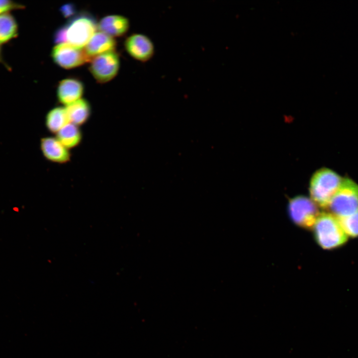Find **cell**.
Returning <instances> with one entry per match:
<instances>
[{"instance_id":"8992f818","label":"cell","mask_w":358,"mask_h":358,"mask_svg":"<svg viewBox=\"0 0 358 358\" xmlns=\"http://www.w3.org/2000/svg\"><path fill=\"white\" fill-rule=\"evenodd\" d=\"M119 67V55L112 51L94 56L90 61L89 70L97 82L104 83L116 76Z\"/></svg>"},{"instance_id":"277c9868","label":"cell","mask_w":358,"mask_h":358,"mask_svg":"<svg viewBox=\"0 0 358 358\" xmlns=\"http://www.w3.org/2000/svg\"><path fill=\"white\" fill-rule=\"evenodd\" d=\"M65 25L67 42L79 48L87 44L97 27L94 17L87 12L75 15Z\"/></svg>"},{"instance_id":"30bf717a","label":"cell","mask_w":358,"mask_h":358,"mask_svg":"<svg viewBox=\"0 0 358 358\" xmlns=\"http://www.w3.org/2000/svg\"><path fill=\"white\" fill-rule=\"evenodd\" d=\"M83 83L76 78H67L61 81L57 89V96L60 103L68 105L81 99L84 92Z\"/></svg>"},{"instance_id":"9a60e30c","label":"cell","mask_w":358,"mask_h":358,"mask_svg":"<svg viewBox=\"0 0 358 358\" xmlns=\"http://www.w3.org/2000/svg\"><path fill=\"white\" fill-rule=\"evenodd\" d=\"M70 123L66 108L58 106L50 110L45 116V124L50 132L56 134Z\"/></svg>"},{"instance_id":"ffe728a7","label":"cell","mask_w":358,"mask_h":358,"mask_svg":"<svg viewBox=\"0 0 358 358\" xmlns=\"http://www.w3.org/2000/svg\"><path fill=\"white\" fill-rule=\"evenodd\" d=\"M60 11L65 17H69L74 15L76 13V6L72 3L63 4L60 8Z\"/></svg>"},{"instance_id":"6da1fadb","label":"cell","mask_w":358,"mask_h":358,"mask_svg":"<svg viewBox=\"0 0 358 358\" xmlns=\"http://www.w3.org/2000/svg\"><path fill=\"white\" fill-rule=\"evenodd\" d=\"M315 239L323 249L332 250L346 243L348 236L337 217L330 213H320L313 226Z\"/></svg>"},{"instance_id":"8fae6325","label":"cell","mask_w":358,"mask_h":358,"mask_svg":"<svg viewBox=\"0 0 358 358\" xmlns=\"http://www.w3.org/2000/svg\"><path fill=\"white\" fill-rule=\"evenodd\" d=\"M129 19L122 15H110L103 17L97 24L101 32L111 37L124 35L129 29Z\"/></svg>"},{"instance_id":"4fadbf2b","label":"cell","mask_w":358,"mask_h":358,"mask_svg":"<svg viewBox=\"0 0 358 358\" xmlns=\"http://www.w3.org/2000/svg\"><path fill=\"white\" fill-rule=\"evenodd\" d=\"M70 123L79 126L86 123L91 112V106L85 99L81 98L65 107Z\"/></svg>"},{"instance_id":"d6986e66","label":"cell","mask_w":358,"mask_h":358,"mask_svg":"<svg viewBox=\"0 0 358 358\" xmlns=\"http://www.w3.org/2000/svg\"><path fill=\"white\" fill-rule=\"evenodd\" d=\"M53 40L54 43L57 44L65 43L67 42L65 25L60 26L56 30L53 36Z\"/></svg>"},{"instance_id":"5b68a950","label":"cell","mask_w":358,"mask_h":358,"mask_svg":"<svg viewBox=\"0 0 358 358\" xmlns=\"http://www.w3.org/2000/svg\"><path fill=\"white\" fill-rule=\"evenodd\" d=\"M288 211L292 221L299 227H313L320 213L317 204L304 196H297L290 200Z\"/></svg>"},{"instance_id":"9c48e42d","label":"cell","mask_w":358,"mask_h":358,"mask_svg":"<svg viewBox=\"0 0 358 358\" xmlns=\"http://www.w3.org/2000/svg\"><path fill=\"white\" fill-rule=\"evenodd\" d=\"M40 148L44 157L57 164H65L71 159L70 150L65 147L56 137L46 136L41 138Z\"/></svg>"},{"instance_id":"7c38bea8","label":"cell","mask_w":358,"mask_h":358,"mask_svg":"<svg viewBox=\"0 0 358 358\" xmlns=\"http://www.w3.org/2000/svg\"><path fill=\"white\" fill-rule=\"evenodd\" d=\"M116 46V41L112 37L100 31L93 34L86 45L85 50L90 57L112 52Z\"/></svg>"},{"instance_id":"44dd1931","label":"cell","mask_w":358,"mask_h":358,"mask_svg":"<svg viewBox=\"0 0 358 358\" xmlns=\"http://www.w3.org/2000/svg\"><path fill=\"white\" fill-rule=\"evenodd\" d=\"M1 46V45H0V64H2L7 70H9L10 69V67H9L8 65H7L6 62H5L3 58Z\"/></svg>"},{"instance_id":"ba28073f","label":"cell","mask_w":358,"mask_h":358,"mask_svg":"<svg viewBox=\"0 0 358 358\" xmlns=\"http://www.w3.org/2000/svg\"><path fill=\"white\" fill-rule=\"evenodd\" d=\"M124 45L127 53L135 60L142 63L148 62L155 54L153 42L144 34L130 35L125 39Z\"/></svg>"},{"instance_id":"ac0fdd59","label":"cell","mask_w":358,"mask_h":358,"mask_svg":"<svg viewBox=\"0 0 358 358\" xmlns=\"http://www.w3.org/2000/svg\"><path fill=\"white\" fill-rule=\"evenodd\" d=\"M24 5L10 0H0V15L11 11L24 8Z\"/></svg>"},{"instance_id":"7a4b0ae2","label":"cell","mask_w":358,"mask_h":358,"mask_svg":"<svg viewBox=\"0 0 358 358\" xmlns=\"http://www.w3.org/2000/svg\"><path fill=\"white\" fill-rule=\"evenodd\" d=\"M342 180L340 175L329 169L322 168L316 171L310 180L311 199L317 205L328 207Z\"/></svg>"},{"instance_id":"2e32d148","label":"cell","mask_w":358,"mask_h":358,"mask_svg":"<svg viewBox=\"0 0 358 358\" xmlns=\"http://www.w3.org/2000/svg\"><path fill=\"white\" fill-rule=\"evenodd\" d=\"M18 34V25L13 15L7 12L0 15V45L15 38Z\"/></svg>"},{"instance_id":"e0dca14e","label":"cell","mask_w":358,"mask_h":358,"mask_svg":"<svg viewBox=\"0 0 358 358\" xmlns=\"http://www.w3.org/2000/svg\"><path fill=\"white\" fill-rule=\"evenodd\" d=\"M338 219L348 236L358 237V211L351 215Z\"/></svg>"},{"instance_id":"5bb4252c","label":"cell","mask_w":358,"mask_h":358,"mask_svg":"<svg viewBox=\"0 0 358 358\" xmlns=\"http://www.w3.org/2000/svg\"><path fill=\"white\" fill-rule=\"evenodd\" d=\"M56 135L57 139L69 150L79 146L83 139L80 126L71 123L66 124Z\"/></svg>"},{"instance_id":"3957f363","label":"cell","mask_w":358,"mask_h":358,"mask_svg":"<svg viewBox=\"0 0 358 358\" xmlns=\"http://www.w3.org/2000/svg\"><path fill=\"white\" fill-rule=\"evenodd\" d=\"M328 207L338 218L351 215L358 211V184L351 179H343L338 190Z\"/></svg>"},{"instance_id":"52a82bcc","label":"cell","mask_w":358,"mask_h":358,"mask_svg":"<svg viewBox=\"0 0 358 358\" xmlns=\"http://www.w3.org/2000/svg\"><path fill=\"white\" fill-rule=\"evenodd\" d=\"M51 57L55 63L67 69L80 66L90 59L85 49L65 43L56 45L52 49Z\"/></svg>"}]
</instances>
